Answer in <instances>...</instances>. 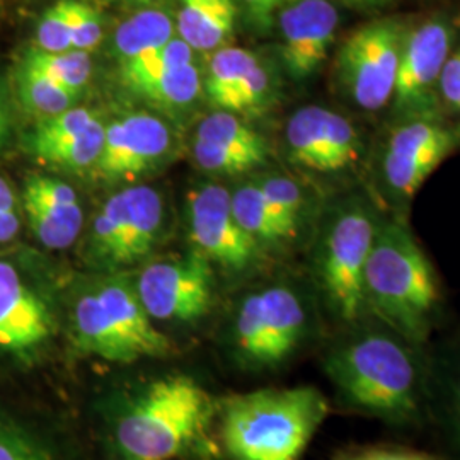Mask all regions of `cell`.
<instances>
[{
    "instance_id": "1",
    "label": "cell",
    "mask_w": 460,
    "mask_h": 460,
    "mask_svg": "<svg viewBox=\"0 0 460 460\" xmlns=\"http://www.w3.org/2000/svg\"><path fill=\"white\" fill-rule=\"evenodd\" d=\"M214 401L197 380L167 376L148 382L111 425L116 460H172L205 435Z\"/></svg>"
},
{
    "instance_id": "2",
    "label": "cell",
    "mask_w": 460,
    "mask_h": 460,
    "mask_svg": "<svg viewBox=\"0 0 460 460\" xmlns=\"http://www.w3.org/2000/svg\"><path fill=\"white\" fill-rule=\"evenodd\" d=\"M328 412L313 385L260 389L224 402L220 435L232 460H298Z\"/></svg>"
},
{
    "instance_id": "3",
    "label": "cell",
    "mask_w": 460,
    "mask_h": 460,
    "mask_svg": "<svg viewBox=\"0 0 460 460\" xmlns=\"http://www.w3.org/2000/svg\"><path fill=\"white\" fill-rule=\"evenodd\" d=\"M367 311L410 341L427 338L438 302L433 266L411 230L397 220L378 222L365 266Z\"/></svg>"
},
{
    "instance_id": "4",
    "label": "cell",
    "mask_w": 460,
    "mask_h": 460,
    "mask_svg": "<svg viewBox=\"0 0 460 460\" xmlns=\"http://www.w3.org/2000/svg\"><path fill=\"white\" fill-rule=\"evenodd\" d=\"M72 341L85 355L132 363L163 357L169 341L127 281L104 279L81 292L70 313Z\"/></svg>"
},
{
    "instance_id": "5",
    "label": "cell",
    "mask_w": 460,
    "mask_h": 460,
    "mask_svg": "<svg viewBox=\"0 0 460 460\" xmlns=\"http://www.w3.org/2000/svg\"><path fill=\"white\" fill-rule=\"evenodd\" d=\"M328 372L346 401L370 414L406 420L418 408L416 370L406 348L384 334H363L336 349Z\"/></svg>"
},
{
    "instance_id": "6",
    "label": "cell",
    "mask_w": 460,
    "mask_h": 460,
    "mask_svg": "<svg viewBox=\"0 0 460 460\" xmlns=\"http://www.w3.org/2000/svg\"><path fill=\"white\" fill-rule=\"evenodd\" d=\"M377 226L363 201H349L332 214L321 241L319 279L329 305L348 323L367 311L363 279Z\"/></svg>"
},
{
    "instance_id": "7",
    "label": "cell",
    "mask_w": 460,
    "mask_h": 460,
    "mask_svg": "<svg viewBox=\"0 0 460 460\" xmlns=\"http://www.w3.org/2000/svg\"><path fill=\"white\" fill-rule=\"evenodd\" d=\"M406 30L393 19L365 24L349 34L336 58V79L363 111H380L394 96Z\"/></svg>"
},
{
    "instance_id": "8",
    "label": "cell",
    "mask_w": 460,
    "mask_h": 460,
    "mask_svg": "<svg viewBox=\"0 0 460 460\" xmlns=\"http://www.w3.org/2000/svg\"><path fill=\"white\" fill-rule=\"evenodd\" d=\"M305 324V309L296 292L268 287L243 300L234 321V341L247 365L270 368L296 351Z\"/></svg>"
},
{
    "instance_id": "9",
    "label": "cell",
    "mask_w": 460,
    "mask_h": 460,
    "mask_svg": "<svg viewBox=\"0 0 460 460\" xmlns=\"http://www.w3.org/2000/svg\"><path fill=\"white\" fill-rule=\"evenodd\" d=\"M460 147V127L437 116L404 118L389 135L382 174L395 197L411 199L428 178Z\"/></svg>"
},
{
    "instance_id": "10",
    "label": "cell",
    "mask_w": 460,
    "mask_h": 460,
    "mask_svg": "<svg viewBox=\"0 0 460 460\" xmlns=\"http://www.w3.org/2000/svg\"><path fill=\"white\" fill-rule=\"evenodd\" d=\"M57 336L49 298L9 260L0 258V353L19 365L41 360Z\"/></svg>"
},
{
    "instance_id": "11",
    "label": "cell",
    "mask_w": 460,
    "mask_h": 460,
    "mask_svg": "<svg viewBox=\"0 0 460 460\" xmlns=\"http://www.w3.org/2000/svg\"><path fill=\"white\" fill-rule=\"evenodd\" d=\"M133 287L154 321L193 323L212 305L214 271L210 261L195 251L148 264Z\"/></svg>"
},
{
    "instance_id": "12",
    "label": "cell",
    "mask_w": 460,
    "mask_h": 460,
    "mask_svg": "<svg viewBox=\"0 0 460 460\" xmlns=\"http://www.w3.org/2000/svg\"><path fill=\"white\" fill-rule=\"evenodd\" d=\"M452 40L450 24L440 19H431L404 36L391 101L401 119L437 116L438 84L452 53Z\"/></svg>"
},
{
    "instance_id": "13",
    "label": "cell",
    "mask_w": 460,
    "mask_h": 460,
    "mask_svg": "<svg viewBox=\"0 0 460 460\" xmlns=\"http://www.w3.org/2000/svg\"><path fill=\"white\" fill-rule=\"evenodd\" d=\"M290 163L319 174H338L357 164L362 138L346 116L321 106H305L285 128Z\"/></svg>"
},
{
    "instance_id": "14",
    "label": "cell",
    "mask_w": 460,
    "mask_h": 460,
    "mask_svg": "<svg viewBox=\"0 0 460 460\" xmlns=\"http://www.w3.org/2000/svg\"><path fill=\"white\" fill-rule=\"evenodd\" d=\"M190 230L198 252L229 271H244L260 258L261 246L237 222L222 186H205L190 197Z\"/></svg>"
},
{
    "instance_id": "15",
    "label": "cell",
    "mask_w": 460,
    "mask_h": 460,
    "mask_svg": "<svg viewBox=\"0 0 460 460\" xmlns=\"http://www.w3.org/2000/svg\"><path fill=\"white\" fill-rule=\"evenodd\" d=\"M171 132L161 118L135 111L106 125L104 144L93 167L108 181H128L154 169L171 148Z\"/></svg>"
},
{
    "instance_id": "16",
    "label": "cell",
    "mask_w": 460,
    "mask_h": 460,
    "mask_svg": "<svg viewBox=\"0 0 460 460\" xmlns=\"http://www.w3.org/2000/svg\"><path fill=\"white\" fill-rule=\"evenodd\" d=\"M281 62L296 81H307L328 58L340 24L338 9L331 0H294L279 11Z\"/></svg>"
},
{
    "instance_id": "17",
    "label": "cell",
    "mask_w": 460,
    "mask_h": 460,
    "mask_svg": "<svg viewBox=\"0 0 460 460\" xmlns=\"http://www.w3.org/2000/svg\"><path fill=\"white\" fill-rule=\"evenodd\" d=\"M22 210L34 237L49 249L72 246L84 226L75 190L58 178L31 174L22 188Z\"/></svg>"
},
{
    "instance_id": "18",
    "label": "cell",
    "mask_w": 460,
    "mask_h": 460,
    "mask_svg": "<svg viewBox=\"0 0 460 460\" xmlns=\"http://www.w3.org/2000/svg\"><path fill=\"white\" fill-rule=\"evenodd\" d=\"M127 190L125 230L116 251L113 271L140 263L152 247L164 224V205L161 195L148 186H133Z\"/></svg>"
},
{
    "instance_id": "19",
    "label": "cell",
    "mask_w": 460,
    "mask_h": 460,
    "mask_svg": "<svg viewBox=\"0 0 460 460\" xmlns=\"http://www.w3.org/2000/svg\"><path fill=\"white\" fill-rule=\"evenodd\" d=\"M237 5L234 0H182L176 31L191 49H220L234 34Z\"/></svg>"
},
{
    "instance_id": "20",
    "label": "cell",
    "mask_w": 460,
    "mask_h": 460,
    "mask_svg": "<svg viewBox=\"0 0 460 460\" xmlns=\"http://www.w3.org/2000/svg\"><path fill=\"white\" fill-rule=\"evenodd\" d=\"M230 199L237 222L260 246H279L296 237L298 227L279 214L256 182L235 190Z\"/></svg>"
},
{
    "instance_id": "21",
    "label": "cell",
    "mask_w": 460,
    "mask_h": 460,
    "mask_svg": "<svg viewBox=\"0 0 460 460\" xmlns=\"http://www.w3.org/2000/svg\"><path fill=\"white\" fill-rule=\"evenodd\" d=\"M174 38L172 19L163 11L147 9L119 24L113 40V51L119 66L130 64L148 51L161 49Z\"/></svg>"
},
{
    "instance_id": "22",
    "label": "cell",
    "mask_w": 460,
    "mask_h": 460,
    "mask_svg": "<svg viewBox=\"0 0 460 460\" xmlns=\"http://www.w3.org/2000/svg\"><path fill=\"white\" fill-rule=\"evenodd\" d=\"M125 87L159 108L178 111L195 102L201 91V74L191 62L186 66L165 68Z\"/></svg>"
},
{
    "instance_id": "23",
    "label": "cell",
    "mask_w": 460,
    "mask_h": 460,
    "mask_svg": "<svg viewBox=\"0 0 460 460\" xmlns=\"http://www.w3.org/2000/svg\"><path fill=\"white\" fill-rule=\"evenodd\" d=\"M17 96L24 110L40 119L60 115L74 108L79 94L49 79L36 66L21 60L16 72Z\"/></svg>"
},
{
    "instance_id": "24",
    "label": "cell",
    "mask_w": 460,
    "mask_h": 460,
    "mask_svg": "<svg viewBox=\"0 0 460 460\" xmlns=\"http://www.w3.org/2000/svg\"><path fill=\"white\" fill-rule=\"evenodd\" d=\"M260 62V57L249 49L227 47L215 51L203 84L207 98L215 108L229 110L235 89Z\"/></svg>"
},
{
    "instance_id": "25",
    "label": "cell",
    "mask_w": 460,
    "mask_h": 460,
    "mask_svg": "<svg viewBox=\"0 0 460 460\" xmlns=\"http://www.w3.org/2000/svg\"><path fill=\"white\" fill-rule=\"evenodd\" d=\"M22 60L79 96L93 77L91 55L81 49L49 53L43 49H31L24 53Z\"/></svg>"
},
{
    "instance_id": "26",
    "label": "cell",
    "mask_w": 460,
    "mask_h": 460,
    "mask_svg": "<svg viewBox=\"0 0 460 460\" xmlns=\"http://www.w3.org/2000/svg\"><path fill=\"white\" fill-rule=\"evenodd\" d=\"M195 140L214 144L220 147L249 150L266 154V140L254 128H251L239 116L230 111H217L214 115L205 118L198 125Z\"/></svg>"
},
{
    "instance_id": "27",
    "label": "cell",
    "mask_w": 460,
    "mask_h": 460,
    "mask_svg": "<svg viewBox=\"0 0 460 460\" xmlns=\"http://www.w3.org/2000/svg\"><path fill=\"white\" fill-rule=\"evenodd\" d=\"M99 118L94 111L87 108L74 106L60 115L40 119L33 132L28 137V150L33 157H38L41 152L55 147L62 142L74 138L75 135L87 130Z\"/></svg>"
},
{
    "instance_id": "28",
    "label": "cell",
    "mask_w": 460,
    "mask_h": 460,
    "mask_svg": "<svg viewBox=\"0 0 460 460\" xmlns=\"http://www.w3.org/2000/svg\"><path fill=\"white\" fill-rule=\"evenodd\" d=\"M106 125L98 119L87 130L75 135L74 138L62 142L55 147L45 150L36 157L43 164L64 167V169H87L98 163L99 154L104 144Z\"/></svg>"
},
{
    "instance_id": "29",
    "label": "cell",
    "mask_w": 460,
    "mask_h": 460,
    "mask_svg": "<svg viewBox=\"0 0 460 460\" xmlns=\"http://www.w3.org/2000/svg\"><path fill=\"white\" fill-rule=\"evenodd\" d=\"M193 157L201 169L218 174H241L266 161V154L220 147L199 140L193 142Z\"/></svg>"
},
{
    "instance_id": "30",
    "label": "cell",
    "mask_w": 460,
    "mask_h": 460,
    "mask_svg": "<svg viewBox=\"0 0 460 460\" xmlns=\"http://www.w3.org/2000/svg\"><path fill=\"white\" fill-rule=\"evenodd\" d=\"M273 93H275L273 74L263 62H260L235 89L227 111L239 113V115L261 113L271 102Z\"/></svg>"
},
{
    "instance_id": "31",
    "label": "cell",
    "mask_w": 460,
    "mask_h": 460,
    "mask_svg": "<svg viewBox=\"0 0 460 460\" xmlns=\"http://www.w3.org/2000/svg\"><path fill=\"white\" fill-rule=\"evenodd\" d=\"M36 49L62 53L72 49L68 0H58L45 11L36 28Z\"/></svg>"
},
{
    "instance_id": "32",
    "label": "cell",
    "mask_w": 460,
    "mask_h": 460,
    "mask_svg": "<svg viewBox=\"0 0 460 460\" xmlns=\"http://www.w3.org/2000/svg\"><path fill=\"white\" fill-rule=\"evenodd\" d=\"M254 182L279 214L296 227H300L304 214V193L294 180L285 176H266Z\"/></svg>"
},
{
    "instance_id": "33",
    "label": "cell",
    "mask_w": 460,
    "mask_h": 460,
    "mask_svg": "<svg viewBox=\"0 0 460 460\" xmlns=\"http://www.w3.org/2000/svg\"><path fill=\"white\" fill-rule=\"evenodd\" d=\"M72 49L93 51L102 38V24L98 11L83 0H68Z\"/></svg>"
},
{
    "instance_id": "34",
    "label": "cell",
    "mask_w": 460,
    "mask_h": 460,
    "mask_svg": "<svg viewBox=\"0 0 460 460\" xmlns=\"http://www.w3.org/2000/svg\"><path fill=\"white\" fill-rule=\"evenodd\" d=\"M0 460H55L30 435L0 420Z\"/></svg>"
},
{
    "instance_id": "35",
    "label": "cell",
    "mask_w": 460,
    "mask_h": 460,
    "mask_svg": "<svg viewBox=\"0 0 460 460\" xmlns=\"http://www.w3.org/2000/svg\"><path fill=\"white\" fill-rule=\"evenodd\" d=\"M246 14L247 22L258 31H270L277 24V17L283 7L294 0H239Z\"/></svg>"
},
{
    "instance_id": "36",
    "label": "cell",
    "mask_w": 460,
    "mask_h": 460,
    "mask_svg": "<svg viewBox=\"0 0 460 460\" xmlns=\"http://www.w3.org/2000/svg\"><path fill=\"white\" fill-rule=\"evenodd\" d=\"M438 98L447 110L456 111L460 99V47L450 53L445 62L438 84Z\"/></svg>"
},
{
    "instance_id": "37",
    "label": "cell",
    "mask_w": 460,
    "mask_h": 460,
    "mask_svg": "<svg viewBox=\"0 0 460 460\" xmlns=\"http://www.w3.org/2000/svg\"><path fill=\"white\" fill-rule=\"evenodd\" d=\"M340 460H433L412 452H401V450H365L353 456H348Z\"/></svg>"
},
{
    "instance_id": "38",
    "label": "cell",
    "mask_w": 460,
    "mask_h": 460,
    "mask_svg": "<svg viewBox=\"0 0 460 460\" xmlns=\"http://www.w3.org/2000/svg\"><path fill=\"white\" fill-rule=\"evenodd\" d=\"M21 230L19 210H0V244L14 241Z\"/></svg>"
},
{
    "instance_id": "39",
    "label": "cell",
    "mask_w": 460,
    "mask_h": 460,
    "mask_svg": "<svg viewBox=\"0 0 460 460\" xmlns=\"http://www.w3.org/2000/svg\"><path fill=\"white\" fill-rule=\"evenodd\" d=\"M0 210H19L16 191L4 176H0Z\"/></svg>"
},
{
    "instance_id": "40",
    "label": "cell",
    "mask_w": 460,
    "mask_h": 460,
    "mask_svg": "<svg viewBox=\"0 0 460 460\" xmlns=\"http://www.w3.org/2000/svg\"><path fill=\"white\" fill-rule=\"evenodd\" d=\"M9 130H11V116H9V110H7V102H5L4 94L0 91V146L5 144Z\"/></svg>"
},
{
    "instance_id": "41",
    "label": "cell",
    "mask_w": 460,
    "mask_h": 460,
    "mask_svg": "<svg viewBox=\"0 0 460 460\" xmlns=\"http://www.w3.org/2000/svg\"><path fill=\"white\" fill-rule=\"evenodd\" d=\"M349 5H358V7H376V5H382L387 0H343Z\"/></svg>"
},
{
    "instance_id": "42",
    "label": "cell",
    "mask_w": 460,
    "mask_h": 460,
    "mask_svg": "<svg viewBox=\"0 0 460 460\" xmlns=\"http://www.w3.org/2000/svg\"><path fill=\"white\" fill-rule=\"evenodd\" d=\"M121 2H130V4H152L155 0H121Z\"/></svg>"
},
{
    "instance_id": "43",
    "label": "cell",
    "mask_w": 460,
    "mask_h": 460,
    "mask_svg": "<svg viewBox=\"0 0 460 460\" xmlns=\"http://www.w3.org/2000/svg\"><path fill=\"white\" fill-rule=\"evenodd\" d=\"M454 113H460V99L459 102H457V108H456V111H454Z\"/></svg>"
}]
</instances>
